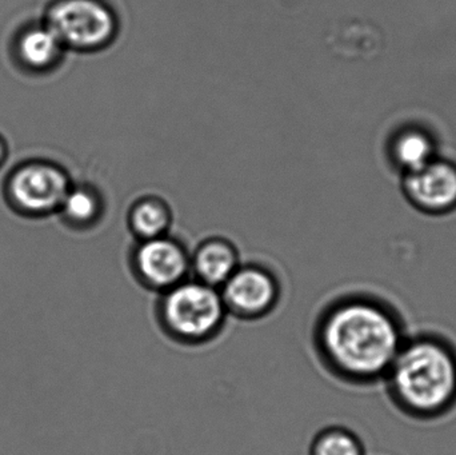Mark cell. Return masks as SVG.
Masks as SVG:
<instances>
[{
    "label": "cell",
    "mask_w": 456,
    "mask_h": 455,
    "mask_svg": "<svg viewBox=\"0 0 456 455\" xmlns=\"http://www.w3.org/2000/svg\"><path fill=\"white\" fill-rule=\"evenodd\" d=\"M173 222V208L158 195L138 198L127 211V227L136 242L170 234Z\"/></svg>",
    "instance_id": "12"
},
{
    "label": "cell",
    "mask_w": 456,
    "mask_h": 455,
    "mask_svg": "<svg viewBox=\"0 0 456 455\" xmlns=\"http://www.w3.org/2000/svg\"><path fill=\"white\" fill-rule=\"evenodd\" d=\"M240 264L235 243L219 235L206 238L190 253L191 278L211 288H221Z\"/></svg>",
    "instance_id": "9"
},
{
    "label": "cell",
    "mask_w": 456,
    "mask_h": 455,
    "mask_svg": "<svg viewBox=\"0 0 456 455\" xmlns=\"http://www.w3.org/2000/svg\"><path fill=\"white\" fill-rule=\"evenodd\" d=\"M72 186L69 174L47 162H31L16 168L5 182V199L19 215L45 218L58 214Z\"/></svg>",
    "instance_id": "5"
},
{
    "label": "cell",
    "mask_w": 456,
    "mask_h": 455,
    "mask_svg": "<svg viewBox=\"0 0 456 455\" xmlns=\"http://www.w3.org/2000/svg\"><path fill=\"white\" fill-rule=\"evenodd\" d=\"M128 262L136 282L159 296L191 277L190 251L181 240L171 234L138 240Z\"/></svg>",
    "instance_id": "6"
},
{
    "label": "cell",
    "mask_w": 456,
    "mask_h": 455,
    "mask_svg": "<svg viewBox=\"0 0 456 455\" xmlns=\"http://www.w3.org/2000/svg\"><path fill=\"white\" fill-rule=\"evenodd\" d=\"M386 378L402 410L420 418L442 416L456 403V352L439 337L406 339Z\"/></svg>",
    "instance_id": "2"
},
{
    "label": "cell",
    "mask_w": 456,
    "mask_h": 455,
    "mask_svg": "<svg viewBox=\"0 0 456 455\" xmlns=\"http://www.w3.org/2000/svg\"><path fill=\"white\" fill-rule=\"evenodd\" d=\"M403 191L409 202L423 213H452L456 208V165L436 157L419 170L403 175Z\"/></svg>",
    "instance_id": "8"
},
{
    "label": "cell",
    "mask_w": 456,
    "mask_h": 455,
    "mask_svg": "<svg viewBox=\"0 0 456 455\" xmlns=\"http://www.w3.org/2000/svg\"><path fill=\"white\" fill-rule=\"evenodd\" d=\"M155 314L163 333L184 346L214 341L228 317L219 288L191 277L160 294Z\"/></svg>",
    "instance_id": "3"
},
{
    "label": "cell",
    "mask_w": 456,
    "mask_h": 455,
    "mask_svg": "<svg viewBox=\"0 0 456 455\" xmlns=\"http://www.w3.org/2000/svg\"><path fill=\"white\" fill-rule=\"evenodd\" d=\"M106 213L103 195L90 184H72L59 208L63 223L75 232H88L101 223Z\"/></svg>",
    "instance_id": "11"
},
{
    "label": "cell",
    "mask_w": 456,
    "mask_h": 455,
    "mask_svg": "<svg viewBox=\"0 0 456 455\" xmlns=\"http://www.w3.org/2000/svg\"><path fill=\"white\" fill-rule=\"evenodd\" d=\"M5 154H7V150H5L4 142L0 138V166L4 162Z\"/></svg>",
    "instance_id": "15"
},
{
    "label": "cell",
    "mask_w": 456,
    "mask_h": 455,
    "mask_svg": "<svg viewBox=\"0 0 456 455\" xmlns=\"http://www.w3.org/2000/svg\"><path fill=\"white\" fill-rule=\"evenodd\" d=\"M388 155L395 167L406 175L436 159V141L425 128L417 126L403 127L390 139Z\"/></svg>",
    "instance_id": "10"
},
{
    "label": "cell",
    "mask_w": 456,
    "mask_h": 455,
    "mask_svg": "<svg viewBox=\"0 0 456 455\" xmlns=\"http://www.w3.org/2000/svg\"><path fill=\"white\" fill-rule=\"evenodd\" d=\"M63 48L61 40L45 23L21 32L16 45L21 63L34 69L53 67L61 58Z\"/></svg>",
    "instance_id": "13"
},
{
    "label": "cell",
    "mask_w": 456,
    "mask_h": 455,
    "mask_svg": "<svg viewBox=\"0 0 456 455\" xmlns=\"http://www.w3.org/2000/svg\"><path fill=\"white\" fill-rule=\"evenodd\" d=\"M311 455H364L361 440L340 427L322 430L313 443Z\"/></svg>",
    "instance_id": "14"
},
{
    "label": "cell",
    "mask_w": 456,
    "mask_h": 455,
    "mask_svg": "<svg viewBox=\"0 0 456 455\" xmlns=\"http://www.w3.org/2000/svg\"><path fill=\"white\" fill-rule=\"evenodd\" d=\"M45 24L63 47L83 53L103 50L119 32L117 12L104 0H56Z\"/></svg>",
    "instance_id": "4"
},
{
    "label": "cell",
    "mask_w": 456,
    "mask_h": 455,
    "mask_svg": "<svg viewBox=\"0 0 456 455\" xmlns=\"http://www.w3.org/2000/svg\"><path fill=\"white\" fill-rule=\"evenodd\" d=\"M219 291L228 315L243 321L267 317L281 296L275 272L259 264H240Z\"/></svg>",
    "instance_id": "7"
},
{
    "label": "cell",
    "mask_w": 456,
    "mask_h": 455,
    "mask_svg": "<svg viewBox=\"0 0 456 455\" xmlns=\"http://www.w3.org/2000/svg\"><path fill=\"white\" fill-rule=\"evenodd\" d=\"M404 342L394 310L355 294L330 302L314 328V346L322 363L348 384L386 378Z\"/></svg>",
    "instance_id": "1"
}]
</instances>
